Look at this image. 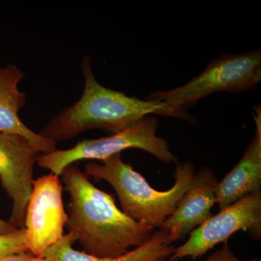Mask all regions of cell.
Masks as SVG:
<instances>
[{"instance_id":"1","label":"cell","mask_w":261,"mask_h":261,"mask_svg":"<svg viewBox=\"0 0 261 261\" xmlns=\"http://www.w3.org/2000/svg\"><path fill=\"white\" fill-rule=\"evenodd\" d=\"M60 177L70 196L65 226L86 253L106 258L121 256L143 245L155 231L123 214L114 197L94 186L74 164L65 168Z\"/></svg>"},{"instance_id":"2","label":"cell","mask_w":261,"mask_h":261,"mask_svg":"<svg viewBox=\"0 0 261 261\" xmlns=\"http://www.w3.org/2000/svg\"><path fill=\"white\" fill-rule=\"evenodd\" d=\"M84 87L82 97L65 108L39 132L46 140L56 142L70 140L92 129L118 133L149 115L163 116L166 104L142 100L123 92L103 87L94 76L92 59L87 55L82 61Z\"/></svg>"},{"instance_id":"3","label":"cell","mask_w":261,"mask_h":261,"mask_svg":"<svg viewBox=\"0 0 261 261\" xmlns=\"http://www.w3.org/2000/svg\"><path fill=\"white\" fill-rule=\"evenodd\" d=\"M191 162L176 166L173 186L167 191L152 188L145 178L130 165L123 162L121 153L100 163L89 162L84 173L89 177L104 180L116 191L123 214L138 222L160 228L174 212L180 200L191 185L195 174Z\"/></svg>"},{"instance_id":"4","label":"cell","mask_w":261,"mask_h":261,"mask_svg":"<svg viewBox=\"0 0 261 261\" xmlns=\"http://www.w3.org/2000/svg\"><path fill=\"white\" fill-rule=\"evenodd\" d=\"M261 82V50L242 54L224 53L214 58L203 71L186 84L169 90L155 91L147 97L166 104L163 116L195 123L188 111L216 92L238 94L254 90Z\"/></svg>"},{"instance_id":"5","label":"cell","mask_w":261,"mask_h":261,"mask_svg":"<svg viewBox=\"0 0 261 261\" xmlns=\"http://www.w3.org/2000/svg\"><path fill=\"white\" fill-rule=\"evenodd\" d=\"M159 121L147 116L133 126L110 137L95 140H82L73 147L41 153L37 164L61 176L63 169L80 161H100L128 149H139L152 154L165 164L177 162V157L171 152L168 142L157 135Z\"/></svg>"},{"instance_id":"6","label":"cell","mask_w":261,"mask_h":261,"mask_svg":"<svg viewBox=\"0 0 261 261\" xmlns=\"http://www.w3.org/2000/svg\"><path fill=\"white\" fill-rule=\"evenodd\" d=\"M240 231H247L252 239L261 238V191L245 196L212 216L194 229L186 243L175 247L171 256L180 260L203 256L209 250Z\"/></svg>"},{"instance_id":"7","label":"cell","mask_w":261,"mask_h":261,"mask_svg":"<svg viewBox=\"0 0 261 261\" xmlns=\"http://www.w3.org/2000/svg\"><path fill=\"white\" fill-rule=\"evenodd\" d=\"M59 177L50 173L33 181L25 228L27 249L34 257H42L48 247L61 238L68 221Z\"/></svg>"},{"instance_id":"8","label":"cell","mask_w":261,"mask_h":261,"mask_svg":"<svg viewBox=\"0 0 261 261\" xmlns=\"http://www.w3.org/2000/svg\"><path fill=\"white\" fill-rule=\"evenodd\" d=\"M41 152L22 136L0 132V183L13 202L9 223L25 228L34 165Z\"/></svg>"},{"instance_id":"9","label":"cell","mask_w":261,"mask_h":261,"mask_svg":"<svg viewBox=\"0 0 261 261\" xmlns=\"http://www.w3.org/2000/svg\"><path fill=\"white\" fill-rule=\"evenodd\" d=\"M217 183L214 173L207 166L195 172L190 188L174 212L160 227L167 231L168 244L173 245L182 240L210 219L211 209L216 203L215 188Z\"/></svg>"},{"instance_id":"10","label":"cell","mask_w":261,"mask_h":261,"mask_svg":"<svg viewBox=\"0 0 261 261\" xmlns=\"http://www.w3.org/2000/svg\"><path fill=\"white\" fill-rule=\"evenodd\" d=\"M255 123L253 140L234 167L215 188L216 203L220 211L243 198L260 191L261 188V108L255 106L252 112Z\"/></svg>"},{"instance_id":"11","label":"cell","mask_w":261,"mask_h":261,"mask_svg":"<svg viewBox=\"0 0 261 261\" xmlns=\"http://www.w3.org/2000/svg\"><path fill=\"white\" fill-rule=\"evenodd\" d=\"M24 76L17 65L8 64L0 68V132L22 136L41 153H49L56 150V142L30 129L19 117L27 103V94L18 88Z\"/></svg>"},{"instance_id":"12","label":"cell","mask_w":261,"mask_h":261,"mask_svg":"<svg viewBox=\"0 0 261 261\" xmlns=\"http://www.w3.org/2000/svg\"><path fill=\"white\" fill-rule=\"evenodd\" d=\"M168 232L159 228L143 245L132 249L121 256L106 258L89 255L75 250L73 245L76 242L74 235L68 232L43 253L42 257L51 261H153L171 257L174 246L167 243Z\"/></svg>"},{"instance_id":"13","label":"cell","mask_w":261,"mask_h":261,"mask_svg":"<svg viewBox=\"0 0 261 261\" xmlns=\"http://www.w3.org/2000/svg\"><path fill=\"white\" fill-rule=\"evenodd\" d=\"M20 252H29L25 228L18 229L8 234L0 235V257Z\"/></svg>"},{"instance_id":"14","label":"cell","mask_w":261,"mask_h":261,"mask_svg":"<svg viewBox=\"0 0 261 261\" xmlns=\"http://www.w3.org/2000/svg\"><path fill=\"white\" fill-rule=\"evenodd\" d=\"M205 261H261V260L260 258L250 259V260L239 258L231 251L228 246V242H226L221 249L216 250Z\"/></svg>"},{"instance_id":"15","label":"cell","mask_w":261,"mask_h":261,"mask_svg":"<svg viewBox=\"0 0 261 261\" xmlns=\"http://www.w3.org/2000/svg\"><path fill=\"white\" fill-rule=\"evenodd\" d=\"M34 257L29 252H20L0 257V261H32Z\"/></svg>"},{"instance_id":"16","label":"cell","mask_w":261,"mask_h":261,"mask_svg":"<svg viewBox=\"0 0 261 261\" xmlns=\"http://www.w3.org/2000/svg\"><path fill=\"white\" fill-rule=\"evenodd\" d=\"M18 229V228H15L13 225L10 224L9 221L0 219V235L15 232Z\"/></svg>"},{"instance_id":"17","label":"cell","mask_w":261,"mask_h":261,"mask_svg":"<svg viewBox=\"0 0 261 261\" xmlns=\"http://www.w3.org/2000/svg\"><path fill=\"white\" fill-rule=\"evenodd\" d=\"M32 261H51L44 257H34Z\"/></svg>"},{"instance_id":"18","label":"cell","mask_w":261,"mask_h":261,"mask_svg":"<svg viewBox=\"0 0 261 261\" xmlns=\"http://www.w3.org/2000/svg\"><path fill=\"white\" fill-rule=\"evenodd\" d=\"M153 261H181L178 260H174V259L171 258V257H163V258L158 259V260H153Z\"/></svg>"}]
</instances>
